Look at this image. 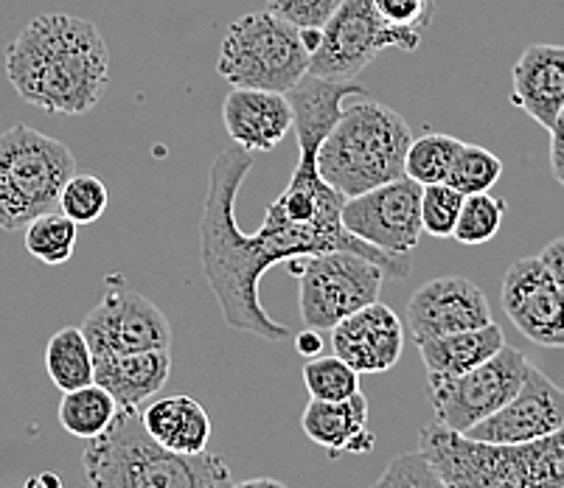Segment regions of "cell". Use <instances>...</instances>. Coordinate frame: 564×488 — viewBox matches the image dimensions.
I'll list each match as a JSON object with an SVG mask.
<instances>
[{
	"instance_id": "obj_1",
	"label": "cell",
	"mask_w": 564,
	"mask_h": 488,
	"mask_svg": "<svg viewBox=\"0 0 564 488\" xmlns=\"http://www.w3.org/2000/svg\"><path fill=\"white\" fill-rule=\"evenodd\" d=\"M253 169V158L242 147L219 152L208 174L203 219H199V261L208 286L217 295L225 323L236 332H248L267 343H284L290 328L267 315L259 297V281L270 267L301 256L326 253V250H354L377 261L388 279H408L410 259L384 256L348 230L335 234L315 225L284 223L267 210L264 223L256 234H245L236 223V194Z\"/></svg>"
},
{
	"instance_id": "obj_2",
	"label": "cell",
	"mask_w": 564,
	"mask_h": 488,
	"mask_svg": "<svg viewBox=\"0 0 564 488\" xmlns=\"http://www.w3.org/2000/svg\"><path fill=\"white\" fill-rule=\"evenodd\" d=\"M7 76L25 105L85 116L110 85V51L90 20L48 12L7 45Z\"/></svg>"
},
{
	"instance_id": "obj_3",
	"label": "cell",
	"mask_w": 564,
	"mask_h": 488,
	"mask_svg": "<svg viewBox=\"0 0 564 488\" xmlns=\"http://www.w3.org/2000/svg\"><path fill=\"white\" fill-rule=\"evenodd\" d=\"M82 469L90 488H228L234 482L225 457L163 449L147 435L141 415L127 410H118L107 433L87 441Z\"/></svg>"
},
{
	"instance_id": "obj_4",
	"label": "cell",
	"mask_w": 564,
	"mask_h": 488,
	"mask_svg": "<svg viewBox=\"0 0 564 488\" xmlns=\"http://www.w3.org/2000/svg\"><path fill=\"white\" fill-rule=\"evenodd\" d=\"M413 130L402 112L362 96L343 107L340 118L317 147V172L343 197H357L404 177Z\"/></svg>"
},
{
	"instance_id": "obj_5",
	"label": "cell",
	"mask_w": 564,
	"mask_h": 488,
	"mask_svg": "<svg viewBox=\"0 0 564 488\" xmlns=\"http://www.w3.org/2000/svg\"><path fill=\"white\" fill-rule=\"evenodd\" d=\"M564 441V424L528 444H486L427 424L419 430V449L447 488H556L547 475V455Z\"/></svg>"
},
{
	"instance_id": "obj_6",
	"label": "cell",
	"mask_w": 564,
	"mask_h": 488,
	"mask_svg": "<svg viewBox=\"0 0 564 488\" xmlns=\"http://www.w3.org/2000/svg\"><path fill=\"white\" fill-rule=\"evenodd\" d=\"M76 174L63 141L29 124L0 132V230H23L32 219L59 210V194Z\"/></svg>"
},
{
	"instance_id": "obj_7",
	"label": "cell",
	"mask_w": 564,
	"mask_h": 488,
	"mask_svg": "<svg viewBox=\"0 0 564 488\" xmlns=\"http://www.w3.org/2000/svg\"><path fill=\"white\" fill-rule=\"evenodd\" d=\"M217 71L230 87L290 94L310 74V51L301 29L261 9L228 25Z\"/></svg>"
},
{
	"instance_id": "obj_8",
	"label": "cell",
	"mask_w": 564,
	"mask_h": 488,
	"mask_svg": "<svg viewBox=\"0 0 564 488\" xmlns=\"http://www.w3.org/2000/svg\"><path fill=\"white\" fill-rule=\"evenodd\" d=\"M301 37L310 51V76L329 82H354L384 48L410 54L422 45V32L384 20L373 0H343L321 29Z\"/></svg>"
},
{
	"instance_id": "obj_9",
	"label": "cell",
	"mask_w": 564,
	"mask_h": 488,
	"mask_svg": "<svg viewBox=\"0 0 564 488\" xmlns=\"http://www.w3.org/2000/svg\"><path fill=\"white\" fill-rule=\"evenodd\" d=\"M299 279V312L306 328L332 332L343 317L379 301L388 272L354 250H326L290 261Z\"/></svg>"
},
{
	"instance_id": "obj_10",
	"label": "cell",
	"mask_w": 564,
	"mask_h": 488,
	"mask_svg": "<svg viewBox=\"0 0 564 488\" xmlns=\"http://www.w3.org/2000/svg\"><path fill=\"white\" fill-rule=\"evenodd\" d=\"M528 357L514 346L500 351L471 371L447 379H427L435 424L453 433H469L471 426L489 419L509 402L525 379Z\"/></svg>"
},
{
	"instance_id": "obj_11",
	"label": "cell",
	"mask_w": 564,
	"mask_h": 488,
	"mask_svg": "<svg viewBox=\"0 0 564 488\" xmlns=\"http://www.w3.org/2000/svg\"><path fill=\"white\" fill-rule=\"evenodd\" d=\"M422 186L410 177H399L348 197L343 203V228L384 256L408 259L422 239Z\"/></svg>"
},
{
	"instance_id": "obj_12",
	"label": "cell",
	"mask_w": 564,
	"mask_h": 488,
	"mask_svg": "<svg viewBox=\"0 0 564 488\" xmlns=\"http://www.w3.org/2000/svg\"><path fill=\"white\" fill-rule=\"evenodd\" d=\"M87 346L96 357L138 351H169L172 323L150 297L132 290H110L101 295L82 323Z\"/></svg>"
},
{
	"instance_id": "obj_13",
	"label": "cell",
	"mask_w": 564,
	"mask_h": 488,
	"mask_svg": "<svg viewBox=\"0 0 564 488\" xmlns=\"http://www.w3.org/2000/svg\"><path fill=\"white\" fill-rule=\"evenodd\" d=\"M500 301L525 340L542 348H564V292L540 256L517 259L506 270Z\"/></svg>"
},
{
	"instance_id": "obj_14",
	"label": "cell",
	"mask_w": 564,
	"mask_h": 488,
	"mask_svg": "<svg viewBox=\"0 0 564 488\" xmlns=\"http://www.w3.org/2000/svg\"><path fill=\"white\" fill-rule=\"evenodd\" d=\"M562 424L564 390L553 379H547L536 365L528 362L520 390L497 413H491L464 435L471 441H486V444H528V441L556 433Z\"/></svg>"
},
{
	"instance_id": "obj_15",
	"label": "cell",
	"mask_w": 564,
	"mask_h": 488,
	"mask_svg": "<svg viewBox=\"0 0 564 488\" xmlns=\"http://www.w3.org/2000/svg\"><path fill=\"white\" fill-rule=\"evenodd\" d=\"M491 306L484 290L464 275H444L422 284L410 295L404 310V328L419 343L489 326Z\"/></svg>"
},
{
	"instance_id": "obj_16",
	"label": "cell",
	"mask_w": 564,
	"mask_h": 488,
	"mask_svg": "<svg viewBox=\"0 0 564 488\" xmlns=\"http://www.w3.org/2000/svg\"><path fill=\"white\" fill-rule=\"evenodd\" d=\"M335 357L360 373H384L397 368L404 351V323L391 306L373 301L354 315L343 317L329 332Z\"/></svg>"
},
{
	"instance_id": "obj_17",
	"label": "cell",
	"mask_w": 564,
	"mask_h": 488,
	"mask_svg": "<svg viewBox=\"0 0 564 488\" xmlns=\"http://www.w3.org/2000/svg\"><path fill=\"white\" fill-rule=\"evenodd\" d=\"M292 105L286 94L234 87L223 105V124L230 141L245 152H273L292 130Z\"/></svg>"
},
{
	"instance_id": "obj_18",
	"label": "cell",
	"mask_w": 564,
	"mask_h": 488,
	"mask_svg": "<svg viewBox=\"0 0 564 488\" xmlns=\"http://www.w3.org/2000/svg\"><path fill=\"white\" fill-rule=\"evenodd\" d=\"M511 105L551 130L564 105V45L533 43L511 68Z\"/></svg>"
},
{
	"instance_id": "obj_19",
	"label": "cell",
	"mask_w": 564,
	"mask_h": 488,
	"mask_svg": "<svg viewBox=\"0 0 564 488\" xmlns=\"http://www.w3.org/2000/svg\"><path fill=\"white\" fill-rule=\"evenodd\" d=\"M172 373V351L112 354L94 359V382L116 399L118 410L141 413L150 404Z\"/></svg>"
},
{
	"instance_id": "obj_20",
	"label": "cell",
	"mask_w": 564,
	"mask_h": 488,
	"mask_svg": "<svg viewBox=\"0 0 564 488\" xmlns=\"http://www.w3.org/2000/svg\"><path fill=\"white\" fill-rule=\"evenodd\" d=\"M368 399L357 390L343 402H317L312 399L301 415L306 438L323 446L329 457L368 455L377 446V435L368 430Z\"/></svg>"
},
{
	"instance_id": "obj_21",
	"label": "cell",
	"mask_w": 564,
	"mask_h": 488,
	"mask_svg": "<svg viewBox=\"0 0 564 488\" xmlns=\"http://www.w3.org/2000/svg\"><path fill=\"white\" fill-rule=\"evenodd\" d=\"M141 424L155 444L177 455H199L212 441V419L192 395H166L143 404Z\"/></svg>"
},
{
	"instance_id": "obj_22",
	"label": "cell",
	"mask_w": 564,
	"mask_h": 488,
	"mask_svg": "<svg viewBox=\"0 0 564 488\" xmlns=\"http://www.w3.org/2000/svg\"><path fill=\"white\" fill-rule=\"evenodd\" d=\"M502 346H506V334L491 321L489 326L419 343V354L427 368V379H447L478 368L486 359L495 357Z\"/></svg>"
},
{
	"instance_id": "obj_23",
	"label": "cell",
	"mask_w": 564,
	"mask_h": 488,
	"mask_svg": "<svg viewBox=\"0 0 564 488\" xmlns=\"http://www.w3.org/2000/svg\"><path fill=\"white\" fill-rule=\"evenodd\" d=\"M118 415V404L105 388L96 382L85 384V388L68 390L56 410V419L65 426V433H70L79 441H94L101 433L110 430V424Z\"/></svg>"
},
{
	"instance_id": "obj_24",
	"label": "cell",
	"mask_w": 564,
	"mask_h": 488,
	"mask_svg": "<svg viewBox=\"0 0 564 488\" xmlns=\"http://www.w3.org/2000/svg\"><path fill=\"white\" fill-rule=\"evenodd\" d=\"M45 371L63 393L94 382V351L82 328L65 326L51 337L45 346Z\"/></svg>"
},
{
	"instance_id": "obj_25",
	"label": "cell",
	"mask_w": 564,
	"mask_h": 488,
	"mask_svg": "<svg viewBox=\"0 0 564 488\" xmlns=\"http://www.w3.org/2000/svg\"><path fill=\"white\" fill-rule=\"evenodd\" d=\"M76 236H79V225L70 217H65L63 210L43 214V217L32 219L23 228L25 250L37 261L51 267H59L74 259Z\"/></svg>"
},
{
	"instance_id": "obj_26",
	"label": "cell",
	"mask_w": 564,
	"mask_h": 488,
	"mask_svg": "<svg viewBox=\"0 0 564 488\" xmlns=\"http://www.w3.org/2000/svg\"><path fill=\"white\" fill-rule=\"evenodd\" d=\"M460 143L464 141L444 135V132H424V135L413 138L408 147V158H404V177H410L419 186L447 183V174L453 169Z\"/></svg>"
},
{
	"instance_id": "obj_27",
	"label": "cell",
	"mask_w": 564,
	"mask_h": 488,
	"mask_svg": "<svg viewBox=\"0 0 564 488\" xmlns=\"http://www.w3.org/2000/svg\"><path fill=\"white\" fill-rule=\"evenodd\" d=\"M502 217H506V199L495 197L491 192L469 194L460 205V217L458 225H455L453 239L466 245V248L486 245V241L500 234Z\"/></svg>"
},
{
	"instance_id": "obj_28",
	"label": "cell",
	"mask_w": 564,
	"mask_h": 488,
	"mask_svg": "<svg viewBox=\"0 0 564 488\" xmlns=\"http://www.w3.org/2000/svg\"><path fill=\"white\" fill-rule=\"evenodd\" d=\"M502 177V161L478 143H460L458 155H455L453 169L447 174V183L458 188L464 197L469 194H484L497 186Z\"/></svg>"
},
{
	"instance_id": "obj_29",
	"label": "cell",
	"mask_w": 564,
	"mask_h": 488,
	"mask_svg": "<svg viewBox=\"0 0 564 488\" xmlns=\"http://www.w3.org/2000/svg\"><path fill=\"white\" fill-rule=\"evenodd\" d=\"M304 384L317 402H343L360 390V373L340 357H315L304 365Z\"/></svg>"
},
{
	"instance_id": "obj_30",
	"label": "cell",
	"mask_w": 564,
	"mask_h": 488,
	"mask_svg": "<svg viewBox=\"0 0 564 488\" xmlns=\"http://www.w3.org/2000/svg\"><path fill=\"white\" fill-rule=\"evenodd\" d=\"M107 203H110L107 186L94 174L76 172L59 194V210L76 225H94L96 219L105 217Z\"/></svg>"
},
{
	"instance_id": "obj_31",
	"label": "cell",
	"mask_w": 564,
	"mask_h": 488,
	"mask_svg": "<svg viewBox=\"0 0 564 488\" xmlns=\"http://www.w3.org/2000/svg\"><path fill=\"white\" fill-rule=\"evenodd\" d=\"M460 205H464V194L453 188L449 183H433V186H422V230L433 239H453L455 225L460 217Z\"/></svg>"
},
{
	"instance_id": "obj_32",
	"label": "cell",
	"mask_w": 564,
	"mask_h": 488,
	"mask_svg": "<svg viewBox=\"0 0 564 488\" xmlns=\"http://www.w3.org/2000/svg\"><path fill=\"white\" fill-rule=\"evenodd\" d=\"M371 488H447L422 449L404 452L384 466Z\"/></svg>"
},
{
	"instance_id": "obj_33",
	"label": "cell",
	"mask_w": 564,
	"mask_h": 488,
	"mask_svg": "<svg viewBox=\"0 0 564 488\" xmlns=\"http://www.w3.org/2000/svg\"><path fill=\"white\" fill-rule=\"evenodd\" d=\"M340 3L343 0H267V9L301 32H312L329 20Z\"/></svg>"
},
{
	"instance_id": "obj_34",
	"label": "cell",
	"mask_w": 564,
	"mask_h": 488,
	"mask_svg": "<svg viewBox=\"0 0 564 488\" xmlns=\"http://www.w3.org/2000/svg\"><path fill=\"white\" fill-rule=\"evenodd\" d=\"M377 12L391 23L424 32L435 14V0H373Z\"/></svg>"
},
{
	"instance_id": "obj_35",
	"label": "cell",
	"mask_w": 564,
	"mask_h": 488,
	"mask_svg": "<svg viewBox=\"0 0 564 488\" xmlns=\"http://www.w3.org/2000/svg\"><path fill=\"white\" fill-rule=\"evenodd\" d=\"M547 132H551V174L558 186L564 188V105Z\"/></svg>"
},
{
	"instance_id": "obj_36",
	"label": "cell",
	"mask_w": 564,
	"mask_h": 488,
	"mask_svg": "<svg viewBox=\"0 0 564 488\" xmlns=\"http://www.w3.org/2000/svg\"><path fill=\"white\" fill-rule=\"evenodd\" d=\"M540 259H542V264L547 267V272L553 275V281H556L564 292V236L547 241L545 250L540 253Z\"/></svg>"
},
{
	"instance_id": "obj_37",
	"label": "cell",
	"mask_w": 564,
	"mask_h": 488,
	"mask_svg": "<svg viewBox=\"0 0 564 488\" xmlns=\"http://www.w3.org/2000/svg\"><path fill=\"white\" fill-rule=\"evenodd\" d=\"M295 351H299L301 357H306V359L321 357V351H323L321 332H317V328H304V332L295 337Z\"/></svg>"
},
{
	"instance_id": "obj_38",
	"label": "cell",
	"mask_w": 564,
	"mask_h": 488,
	"mask_svg": "<svg viewBox=\"0 0 564 488\" xmlns=\"http://www.w3.org/2000/svg\"><path fill=\"white\" fill-rule=\"evenodd\" d=\"M23 488H65L63 477L54 475V471H40V475H32L23 482Z\"/></svg>"
},
{
	"instance_id": "obj_39",
	"label": "cell",
	"mask_w": 564,
	"mask_h": 488,
	"mask_svg": "<svg viewBox=\"0 0 564 488\" xmlns=\"http://www.w3.org/2000/svg\"><path fill=\"white\" fill-rule=\"evenodd\" d=\"M228 488H286L284 482L275 480V477H250L242 482H230Z\"/></svg>"
}]
</instances>
